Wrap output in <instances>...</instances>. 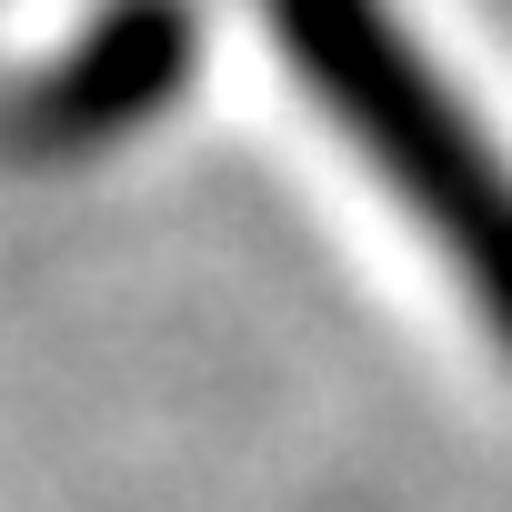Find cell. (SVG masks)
<instances>
[{
    "mask_svg": "<svg viewBox=\"0 0 512 512\" xmlns=\"http://www.w3.org/2000/svg\"><path fill=\"white\" fill-rule=\"evenodd\" d=\"M262 21L292 51L302 91L352 131V151L432 231L482 332L512 352V161L492 151V131L452 101V81L412 51V31L382 0H262Z\"/></svg>",
    "mask_w": 512,
    "mask_h": 512,
    "instance_id": "1",
    "label": "cell"
},
{
    "mask_svg": "<svg viewBox=\"0 0 512 512\" xmlns=\"http://www.w3.org/2000/svg\"><path fill=\"white\" fill-rule=\"evenodd\" d=\"M191 61H201V11L191 0H101L51 71L11 81V101H0V151H21V161L101 151V141L141 131L151 111H171Z\"/></svg>",
    "mask_w": 512,
    "mask_h": 512,
    "instance_id": "2",
    "label": "cell"
}]
</instances>
